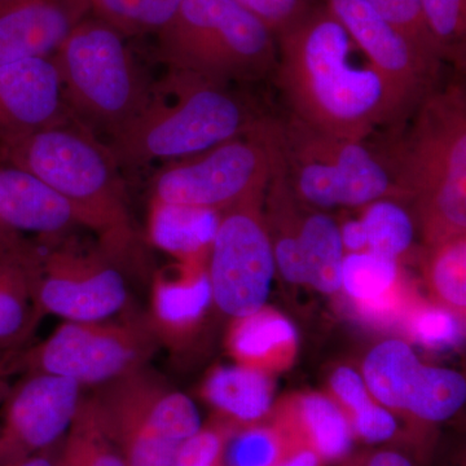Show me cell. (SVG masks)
<instances>
[{"label": "cell", "instance_id": "cell-1", "mask_svg": "<svg viewBox=\"0 0 466 466\" xmlns=\"http://www.w3.org/2000/svg\"><path fill=\"white\" fill-rule=\"evenodd\" d=\"M276 43L278 85L291 116L319 133L364 142L407 113L379 70L355 60L358 46L325 5Z\"/></svg>", "mask_w": 466, "mask_h": 466}, {"label": "cell", "instance_id": "cell-2", "mask_svg": "<svg viewBox=\"0 0 466 466\" xmlns=\"http://www.w3.org/2000/svg\"><path fill=\"white\" fill-rule=\"evenodd\" d=\"M0 165L29 171L60 193L75 208L79 226L124 267L140 265V242L121 167L108 144L73 118L18 137H0Z\"/></svg>", "mask_w": 466, "mask_h": 466}, {"label": "cell", "instance_id": "cell-3", "mask_svg": "<svg viewBox=\"0 0 466 466\" xmlns=\"http://www.w3.org/2000/svg\"><path fill=\"white\" fill-rule=\"evenodd\" d=\"M262 119L227 85L168 70L167 78L153 84L146 108L110 137L108 147L119 167L137 170L244 137Z\"/></svg>", "mask_w": 466, "mask_h": 466}, {"label": "cell", "instance_id": "cell-4", "mask_svg": "<svg viewBox=\"0 0 466 466\" xmlns=\"http://www.w3.org/2000/svg\"><path fill=\"white\" fill-rule=\"evenodd\" d=\"M404 196L416 198L431 245L465 235L466 100L460 85L431 91L389 167Z\"/></svg>", "mask_w": 466, "mask_h": 466}, {"label": "cell", "instance_id": "cell-5", "mask_svg": "<svg viewBox=\"0 0 466 466\" xmlns=\"http://www.w3.org/2000/svg\"><path fill=\"white\" fill-rule=\"evenodd\" d=\"M156 38L168 70L216 84L262 78L278 61L276 36L238 0H183Z\"/></svg>", "mask_w": 466, "mask_h": 466}, {"label": "cell", "instance_id": "cell-6", "mask_svg": "<svg viewBox=\"0 0 466 466\" xmlns=\"http://www.w3.org/2000/svg\"><path fill=\"white\" fill-rule=\"evenodd\" d=\"M52 58L66 106L92 133L115 137L148 104L152 82L125 36L99 18H84Z\"/></svg>", "mask_w": 466, "mask_h": 466}, {"label": "cell", "instance_id": "cell-7", "mask_svg": "<svg viewBox=\"0 0 466 466\" xmlns=\"http://www.w3.org/2000/svg\"><path fill=\"white\" fill-rule=\"evenodd\" d=\"M279 161L291 192L319 208L364 207L403 198L389 165L364 142L319 133L290 116L272 122Z\"/></svg>", "mask_w": 466, "mask_h": 466}, {"label": "cell", "instance_id": "cell-8", "mask_svg": "<svg viewBox=\"0 0 466 466\" xmlns=\"http://www.w3.org/2000/svg\"><path fill=\"white\" fill-rule=\"evenodd\" d=\"M91 397L126 466H173L202 428L191 398L168 389L148 366L97 386Z\"/></svg>", "mask_w": 466, "mask_h": 466}, {"label": "cell", "instance_id": "cell-9", "mask_svg": "<svg viewBox=\"0 0 466 466\" xmlns=\"http://www.w3.org/2000/svg\"><path fill=\"white\" fill-rule=\"evenodd\" d=\"M158 346L147 314L128 305L103 320L64 321L38 345L12 352L9 367L97 388L148 366Z\"/></svg>", "mask_w": 466, "mask_h": 466}, {"label": "cell", "instance_id": "cell-10", "mask_svg": "<svg viewBox=\"0 0 466 466\" xmlns=\"http://www.w3.org/2000/svg\"><path fill=\"white\" fill-rule=\"evenodd\" d=\"M275 161L272 121L262 119L244 137L159 168L152 180L153 205L223 213L262 198Z\"/></svg>", "mask_w": 466, "mask_h": 466}, {"label": "cell", "instance_id": "cell-11", "mask_svg": "<svg viewBox=\"0 0 466 466\" xmlns=\"http://www.w3.org/2000/svg\"><path fill=\"white\" fill-rule=\"evenodd\" d=\"M61 238H47V249H39L38 314L64 321H92L124 311L130 305L124 267L97 244L84 248Z\"/></svg>", "mask_w": 466, "mask_h": 466}, {"label": "cell", "instance_id": "cell-12", "mask_svg": "<svg viewBox=\"0 0 466 466\" xmlns=\"http://www.w3.org/2000/svg\"><path fill=\"white\" fill-rule=\"evenodd\" d=\"M260 201L223 211L208 250L207 271L214 305L235 319L263 309L274 279V250L260 219Z\"/></svg>", "mask_w": 466, "mask_h": 466}, {"label": "cell", "instance_id": "cell-13", "mask_svg": "<svg viewBox=\"0 0 466 466\" xmlns=\"http://www.w3.org/2000/svg\"><path fill=\"white\" fill-rule=\"evenodd\" d=\"M82 395L70 380L25 373L0 404V466L17 464L63 440Z\"/></svg>", "mask_w": 466, "mask_h": 466}, {"label": "cell", "instance_id": "cell-14", "mask_svg": "<svg viewBox=\"0 0 466 466\" xmlns=\"http://www.w3.org/2000/svg\"><path fill=\"white\" fill-rule=\"evenodd\" d=\"M367 60L379 70L408 112L431 91L440 66L431 63L406 36L364 0H325Z\"/></svg>", "mask_w": 466, "mask_h": 466}, {"label": "cell", "instance_id": "cell-15", "mask_svg": "<svg viewBox=\"0 0 466 466\" xmlns=\"http://www.w3.org/2000/svg\"><path fill=\"white\" fill-rule=\"evenodd\" d=\"M73 118L52 56L0 66V137L35 133Z\"/></svg>", "mask_w": 466, "mask_h": 466}, {"label": "cell", "instance_id": "cell-16", "mask_svg": "<svg viewBox=\"0 0 466 466\" xmlns=\"http://www.w3.org/2000/svg\"><path fill=\"white\" fill-rule=\"evenodd\" d=\"M91 0H0V66L56 52Z\"/></svg>", "mask_w": 466, "mask_h": 466}, {"label": "cell", "instance_id": "cell-17", "mask_svg": "<svg viewBox=\"0 0 466 466\" xmlns=\"http://www.w3.org/2000/svg\"><path fill=\"white\" fill-rule=\"evenodd\" d=\"M79 226L72 205L36 175L0 165V228L41 238L66 236Z\"/></svg>", "mask_w": 466, "mask_h": 466}, {"label": "cell", "instance_id": "cell-18", "mask_svg": "<svg viewBox=\"0 0 466 466\" xmlns=\"http://www.w3.org/2000/svg\"><path fill=\"white\" fill-rule=\"evenodd\" d=\"M213 303L207 268L200 263H184L177 276H156L146 314L158 343L177 346Z\"/></svg>", "mask_w": 466, "mask_h": 466}, {"label": "cell", "instance_id": "cell-19", "mask_svg": "<svg viewBox=\"0 0 466 466\" xmlns=\"http://www.w3.org/2000/svg\"><path fill=\"white\" fill-rule=\"evenodd\" d=\"M39 248L21 238L9 242L0 269V351H15L41 315L35 308Z\"/></svg>", "mask_w": 466, "mask_h": 466}, {"label": "cell", "instance_id": "cell-20", "mask_svg": "<svg viewBox=\"0 0 466 466\" xmlns=\"http://www.w3.org/2000/svg\"><path fill=\"white\" fill-rule=\"evenodd\" d=\"M204 397L231 428L253 425L271 408L272 383L258 368L219 367L205 381Z\"/></svg>", "mask_w": 466, "mask_h": 466}, {"label": "cell", "instance_id": "cell-21", "mask_svg": "<svg viewBox=\"0 0 466 466\" xmlns=\"http://www.w3.org/2000/svg\"><path fill=\"white\" fill-rule=\"evenodd\" d=\"M303 450H309L321 462L339 461L351 450V424L345 412L323 395H308L300 400L297 416L280 422Z\"/></svg>", "mask_w": 466, "mask_h": 466}, {"label": "cell", "instance_id": "cell-22", "mask_svg": "<svg viewBox=\"0 0 466 466\" xmlns=\"http://www.w3.org/2000/svg\"><path fill=\"white\" fill-rule=\"evenodd\" d=\"M397 281V259L368 250L346 254L343 259L341 288L370 317L388 318L395 311Z\"/></svg>", "mask_w": 466, "mask_h": 466}, {"label": "cell", "instance_id": "cell-23", "mask_svg": "<svg viewBox=\"0 0 466 466\" xmlns=\"http://www.w3.org/2000/svg\"><path fill=\"white\" fill-rule=\"evenodd\" d=\"M421 366L410 345L400 339H389L368 354L363 368L364 382L383 407L404 410Z\"/></svg>", "mask_w": 466, "mask_h": 466}, {"label": "cell", "instance_id": "cell-24", "mask_svg": "<svg viewBox=\"0 0 466 466\" xmlns=\"http://www.w3.org/2000/svg\"><path fill=\"white\" fill-rule=\"evenodd\" d=\"M219 214L200 208L155 205L153 238L186 263H200L202 254L210 250Z\"/></svg>", "mask_w": 466, "mask_h": 466}, {"label": "cell", "instance_id": "cell-25", "mask_svg": "<svg viewBox=\"0 0 466 466\" xmlns=\"http://www.w3.org/2000/svg\"><path fill=\"white\" fill-rule=\"evenodd\" d=\"M299 238L309 285L325 294L341 289L345 259L341 231L332 218L314 213L300 220Z\"/></svg>", "mask_w": 466, "mask_h": 466}, {"label": "cell", "instance_id": "cell-26", "mask_svg": "<svg viewBox=\"0 0 466 466\" xmlns=\"http://www.w3.org/2000/svg\"><path fill=\"white\" fill-rule=\"evenodd\" d=\"M58 466H126L101 424L91 395H82L75 419L61 441Z\"/></svg>", "mask_w": 466, "mask_h": 466}, {"label": "cell", "instance_id": "cell-27", "mask_svg": "<svg viewBox=\"0 0 466 466\" xmlns=\"http://www.w3.org/2000/svg\"><path fill=\"white\" fill-rule=\"evenodd\" d=\"M466 381L452 370L420 367L406 401L407 412L428 422L451 419L464 406Z\"/></svg>", "mask_w": 466, "mask_h": 466}, {"label": "cell", "instance_id": "cell-28", "mask_svg": "<svg viewBox=\"0 0 466 466\" xmlns=\"http://www.w3.org/2000/svg\"><path fill=\"white\" fill-rule=\"evenodd\" d=\"M236 320L228 343L233 357L242 366L253 367L254 363L274 358L296 345V328L274 312L260 309L257 314Z\"/></svg>", "mask_w": 466, "mask_h": 466}, {"label": "cell", "instance_id": "cell-29", "mask_svg": "<svg viewBox=\"0 0 466 466\" xmlns=\"http://www.w3.org/2000/svg\"><path fill=\"white\" fill-rule=\"evenodd\" d=\"M183 0H91V16L126 39L157 34L173 20Z\"/></svg>", "mask_w": 466, "mask_h": 466}, {"label": "cell", "instance_id": "cell-30", "mask_svg": "<svg viewBox=\"0 0 466 466\" xmlns=\"http://www.w3.org/2000/svg\"><path fill=\"white\" fill-rule=\"evenodd\" d=\"M300 449L283 425H248L227 441L225 466H278Z\"/></svg>", "mask_w": 466, "mask_h": 466}, {"label": "cell", "instance_id": "cell-31", "mask_svg": "<svg viewBox=\"0 0 466 466\" xmlns=\"http://www.w3.org/2000/svg\"><path fill=\"white\" fill-rule=\"evenodd\" d=\"M361 223L367 235V250L372 253L398 259L412 242V220L394 202H372L367 208Z\"/></svg>", "mask_w": 466, "mask_h": 466}, {"label": "cell", "instance_id": "cell-32", "mask_svg": "<svg viewBox=\"0 0 466 466\" xmlns=\"http://www.w3.org/2000/svg\"><path fill=\"white\" fill-rule=\"evenodd\" d=\"M431 259V281L435 290L451 306L465 309L466 305V242L465 235L434 245Z\"/></svg>", "mask_w": 466, "mask_h": 466}, {"label": "cell", "instance_id": "cell-33", "mask_svg": "<svg viewBox=\"0 0 466 466\" xmlns=\"http://www.w3.org/2000/svg\"><path fill=\"white\" fill-rule=\"evenodd\" d=\"M364 2H367L392 26L397 27L428 60L440 66V61L444 56L426 25L420 0H364Z\"/></svg>", "mask_w": 466, "mask_h": 466}, {"label": "cell", "instance_id": "cell-34", "mask_svg": "<svg viewBox=\"0 0 466 466\" xmlns=\"http://www.w3.org/2000/svg\"><path fill=\"white\" fill-rule=\"evenodd\" d=\"M425 23L443 56L460 54L466 33V0H420Z\"/></svg>", "mask_w": 466, "mask_h": 466}, {"label": "cell", "instance_id": "cell-35", "mask_svg": "<svg viewBox=\"0 0 466 466\" xmlns=\"http://www.w3.org/2000/svg\"><path fill=\"white\" fill-rule=\"evenodd\" d=\"M235 429L218 421L202 426L188 441H184L173 466H225L227 441Z\"/></svg>", "mask_w": 466, "mask_h": 466}, {"label": "cell", "instance_id": "cell-36", "mask_svg": "<svg viewBox=\"0 0 466 466\" xmlns=\"http://www.w3.org/2000/svg\"><path fill=\"white\" fill-rule=\"evenodd\" d=\"M410 333L429 349H447L461 339V325L451 311L443 309H424L410 320Z\"/></svg>", "mask_w": 466, "mask_h": 466}, {"label": "cell", "instance_id": "cell-37", "mask_svg": "<svg viewBox=\"0 0 466 466\" xmlns=\"http://www.w3.org/2000/svg\"><path fill=\"white\" fill-rule=\"evenodd\" d=\"M275 36L289 29L314 7L312 0H238Z\"/></svg>", "mask_w": 466, "mask_h": 466}, {"label": "cell", "instance_id": "cell-38", "mask_svg": "<svg viewBox=\"0 0 466 466\" xmlns=\"http://www.w3.org/2000/svg\"><path fill=\"white\" fill-rule=\"evenodd\" d=\"M352 433L370 443H381L391 440L398 431L395 417L375 401L349 417Z\"/></svg>", "mask_w": 466, "mask_h": 466}, {"label": "cell", "instance_id": "cell-39", "mask_svg": "<svg viewBox=\"0 0 466 466\" xmlns=\"http://www.w3.org/2000/svg\"><path fill=\"white\" fill-rule=\"evenodd\" d=\"M299 223L296 231L285 227V231L272 242L275 266L285 280L291 284L309 283L308 268L299 238Z\"/></svg>", "mask_w": 466, "mask_h": 466}, {"label": "cell", "instance_id": "cell-40", "mask_svg": "<svg viewBox=\"0 0 466 466\" xmlns=\"http://www.w3.org/2000/svg\"><path fill=\"white\" fill-rule=\"evenodd\" d=\"M330 385L337 400L349 410L350 416L363 410L372 401L366 382L351 368H339L330 380Z\"/></svg>", "mask_w": 466, "mask_h": 466}, {"label": "cell", "instance_id": "cell-41", "mask_svg": "<svg viewBox=\"0 0 466 466\" xmlns=\"http://www.w3.org/2000/svg\"><path fill=\"white\" fill-rule=\"evenodd\" d=\"M339 231H341L345 251L349 253L367 251V235L361 220H350L343 225L342 228H339Z\"/></svg>", "mask_w": 466, "mask_h": 466}, {"label": "cell", "instance_id": "cell-42", "mask_svg": "<svg viewBox=\"0 0 466 466\" xmlns=\"http://www.w3.org/2000/svg\"><path fill=\"white\" fill-rule=\"evenodd\" d=\"M357 466H413L410 459L397 451H379L368 456Z\"/></svg>", "mask_w": 466, "mask_h": 466}, {"label": "cell", "instance_id": "cell-43", "mask_svg": "<svg viewBox=\"0 0 466 466\" xmlns=\"http://www.w3.org/2000/svg\"><path fill=\"white\" fill-rule=\"evenodd\" d=\"M61 441L55 444V446L50 447V449L42 451V452L36 453L32 458L24 460V461L17 462V464L12 466H58Z\"/></svg>", "mask_w": 466, "mask_h": 466}, {"label": "cell", "instance_id": "cell-44", "mask_svg": "<svg viewBox=\"0 0 466 466\" xmlns=\"http://www.w3.org/2000/svg\"><path fill=\"white\" fill-rule=\"evenodd\" d=\"M278 466H321V461L312 451L299 450Z\"/></svg>", "mask_w": 466, "mask_h": 466}, {"label": "cell", "instance_id": "cell-45", "mask_svg": "<svg viewBox=\"0 0 466 466\" xmlns=\"http://www.w3.org/2000/svg\"><path fill=\"white\" fill-rule=\"evenodd\" d=\"M12 352L0 357V404L7 397L9 389L12 386L11 381H9V377L12 375V370L9 367V359H11Z\"/></svg>", "mask_w": 466, "mask_h": 466}, {"label": "cell", "instance_id": "cell-46", "mask_svg": "<svg viewBox=\"0 0 466 466\" xmlns=\"http://www.w3.org/2000/svg\"><path fill=\"white\" fill-rule=\"evenodd\" d=\"M16 235H18V233H5V235H0V269H2L3 260H5V251H7L9 242H11L12 238Z\"/></svg>", "mask_w": 466, "mask_h": 466}, {"label": "cell", "instance_id": "cell-47", "mask_svg": "<svg viewBox=\"0 0 466 466\" xmlns=\"http://www.w3.org/2000/svg\"><path fill=\"white\" fill-rule=\"evenodd\" d=\"M5 233H15V232H5V231H3L2 228H0V235H5Z\"/></svg>", "mask_w": 466, "mask_h": 466}]
</instances>
